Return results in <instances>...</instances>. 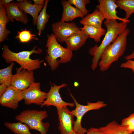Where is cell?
<instances>
[{
	"mask_svg": "<svg viewBox=\"0 0 134 134\" xmlns=\"http://www.w3.org/2000/svg\"><path fill=\"white\" fill-rule=\"evenodd\" d=\"M104 23L107 30L101 43L99 46L96 45L89 51V53L93 56L91 66L93 70L97 67L100 56L106 48L114 42L118 36L127 28V23L118 22L116 20H105Z\"/></svg>",
	"mask_w": 134,
	"mask_h": 134,
	"instance_id": "6da1fadb",
	"label": "cell"
},
{
	"mask_svg": "<svg viewBox=\"0 0 134 134\" xmlns=\"http://www.w3.org/2000/svg\"><path fill=\"white\" fill-rule=\"evenodd\" d=\"M130 32V29L127 28L104 50L98 64L100 71L104 72L107 70L113 63L117 61L123 55L126 49L127 37Z\"/></svg>",
	"mask_w": 134,
	"mask_h": 134,
	"instance_id": "7a4b0ae2",
	"label": "cell"
},
{
	"mask_svg": "<svg viewBox=\"0 0 134 134\" xmlns=\"http://www.w3.org/2000/svg\"><path fill=\"white\" fill-rule=\"evenodd\" d=\"M45 59L52 71L56 70L60 64L69 62L73 56L72 51L61 46L53 34L47 35Z\"/></svg>",
	"mask_w": 134,
	"mask_h": 134,
	"instance_id": "3957f363",
	"label": "cell"
},
{
	"mask_svg": "<svg viewBox=\"0 0 134 134\" xmlns=\"http://www.w3.org/2000/svg\"><path fill=\"white\" fill-rule=\"evenodd\" d=\"M37 47L36 46H35L30 51H23L16 53L11 51L8 45H3L1 56L7 63L15 61L23 68L29 71H33L39 68L43 61L39 59L33 60L30 58L32 54H40L42 52V50L40 48L35 50Z\"/></svg>",
	"mask_w": 134,
	"mask_h": 134,
	"instance_id": "277c9868",
	"label": "cell"
},
{
	"mask_svg": "<svg viewBox=\"0 0 134 134\" xmlns=\"http://www.w3.org/2000/svg\"><path fill=\"white\" fill-rule=\"evenodd\" d=\"M48 116L45 110L27 109L22 111L15 117L16 120L26 124L30 129L36 130L40 134L47 133L50 126L49 122H42Z\"/></svg>",
	"mask_w": 134,
	"mask_h": 134,
	"instance_id": "5b68a950",
	"label": "cell"
},
{
	"mask_svg": "<svg viewBox=\"0 0 134 134\" xmlns=\"http://www.w3.org/2000/svg\"><path fill=\"white\" fill-rule=\"evenodd\" d=\"M70 95L74 101L76 106L75 109L71 111L72 114L76 117L73 126L74 130L78 134H84L86 132L87 130L83 128L81 126V120L83 116L90 111L99 109L106 106L107 104L103 101H99L94 103L88 101L87 105H82L77 101L70 92Z\"/></svg>",
	"mask_w": 134,
	"mask_h": 134,
	"instance_id": "8992f818",
	"label": "cell"
},
{
	"mask_svg": "<svg viewBox=\"0 0 134 134\" xmlns=\"http://www.w3.org/2000/svg\"><path fill=\"white\" fill-rule=\"evenodd\" d=\"M52 28L57 40L61 43L65 42L67 38L81 31L74 22L66 23L61 21L53 23Z\"/></svg>",
	"mask_w": 134,
	"mask_h": 134,
	"instance_id": "52a82bcc",
	"label": "cell"
},
{
	"mask_svg": "<svg viewBox=\"0 0 134 134\" xmlns=\"http://www.w3.org/2000/svg\"><path fill=\"white\" fill-rule=\"evenodd\" d=\"M50 89L48 92L47 93L46 100L40 106L41 107L45 106L46 107L53 106L56 108L67 106L73 107L75 106L74 102H67L63 101L60 94V89L67 86V84L63 83L60 85H57L53 83V86L50 82Z\"/></svg>",
	"mask_w": 134,
	"mask_h": 134,
	"instance_id": "ba28073f",
	"label": "cell"
},
{
	"mask_svg": "<svg viewBox=\"0 0 134 134\" xmlns=\"http://www.w3.org/2000/svg\"><path fill=\"white\" fill-rule=\"evenodd\" d=\"M39 82L33 83L28 88L22 91L23 100L27 105H42L46 98L47 93L41 90Z\"/></svg>",
	"mask_w": 134,
	"mask_h": 134,
	"instance_id": "9c48e42d",
	"label": "cell"
},
{
	"mask_svg": "<svg viewBox=\"0 0 134 134\" xmlns=\"http://www.w3.org/2000/svg\"><path fill=\"white\" fill-rule=\"evenodd\" d=\"M59 126L60 134H78L74 131V116L67 106L57 108Z\"/></svg>",
	"mask_w": 134,
	"mask_h": 134,
	"instance_id": "30bf717a",
	"label": "cell"
},
{
	"mask_svg": "<svg viewBox=\"0 0 134 134\" xmlns=\"http://www.w3.org/2000/svg\"><path fill=\"white\" fill-rule=\"evenodd\" d=\"M34 81L33 71H29L20 67L16 68V72L13 75L11 85L22 91Z\"/></svg>",
	"mask_w": 134,
	"mask_h": 134,
	"instance_id": "8fae6325",
	"label": "cell"
},
{
	"mask_svg": "<svg viewBox=\"0 0 134 134\" xmlns=\"http://www.w3.org/2000/svg\"><path fill=\"white\" fill-rule=\"evenodd\" d=\"M115 0H99L96 8L102 14L106 20H118L127 24L130 22L129 19L119 17L116 9L118 7Z\"/></svg>",
	"mask_w": 134,
	"mask_h": 134,
	"instance_id": "7c38bea8",
	"label": "cell"
},
{
	"mask_svg": "<svg viewBox=\"0 0 134 134\" xmlns=\"http://www.w3.org/2000/svg\"><path fill=\"white\" fill-rule=\"evenodd\" d=\"M23 100L22 91L10 85L0 96V104L2 106L15 109L19 102Z\"/></svg>",
	"mask_w": 134,
	"mask_h": 134,
	"instance_id": "4fadbf2b",
	"label": "cell"
},
{
	"mask_svg": "<svg viewBox=\"0 0 134 134\" xmlns=\"http://www.w3.org/2000/svg\"><path fill=\"white\" fill-rule=\"evenodd\" d=\"M6 8V14L10 21L14 20L25 24H27L29 19L26 14L21 10L18 6V2H11L4 6Z\"/></svg>",
	"mask_w": 134,
	"mask_h": 134,
	"instance_id": "5bb4252c",
	"label": "cell"
},
{
	"mask_svg": "<svg viewBox=\"0 0 134 134\" xmlns=\"http://www.w3.org/2000/svg\"><path fill=\"white\" fill-rule=\"evenodd\" d=\"M89 36L82 30L66 38L65 42L67 48L72 51L80 48L85 44Z\"/></svg>",
	"mask_w": 134,
	"mask_h": 134,
	"instance_id": "9a60e30c",
	"label": "cell"
},
{
	"mask_svg": "<svg viewBox=\"0 0 134 134\" xmlns=\"http://www.w3.org/2000/svg\"><path fill=\"white\" fill-rule=\"evenodd\" d=\"M61 4L63 9L61 21L65 22L72 21L77 18H82L84 17L80 10L73 6L68 1L62 0Z\"/></svg>",
	"mask_w": 134,
	"mask_h": 134,
	"instance_id": "2e32d148",
	"label": "cell"
},
{
	"mask_svg": "<svg viewBox=\"0 0 134 134\" xmlns=\"http://www.w3.org/2000/svg\"><path fill=\"white\" fill-rule=\"evenodd\" d=\"M44 5L32 4L30 1L27 0L18 2V7L21 10L26 13H28L31 15L33 18V24L35 25H36L39 13L42 9Z\"/></svg>",
	"mask_w": 134,
	"mask_h": 134,
	"instance_id": "e0dca14e",
	"label": "cell"
},
{
	"mask_svg": "<svg viewBox=\"0 0 134 134\" xmlns=\"http://www.w3.org/2000/svg\"><path fill=\"white\" fill-rule=\"evenodd\" d=\"M103 15L97 8L91 13L88 14L80 21V24L84 25L91 26L97 27H102L104 20Z\"/></svg>",
	"mask_w": 134,
	"mask_h": 134,
	"instance_id": "ac0fdd59",
	"label": "cell"
},
{
	"mask_svg": "<svg viewBox=\"0 0 134 134\" xmlns=\"http://www.w3.org/2000/svg\"><path fill=\"white\" fill-rule=\"evenodd\" d=\"M128 126H123L113 120L104 127L99 128L105 134H133L128 131Z\"/></svg>",
	"mask_w": 134,
	"mask_h": 134,
	"instance_id": "d6986e66",
	"label": "cell"
},
{
	"mask_svg": "<svg viewBox=\"0 0 134 134\" xmlns=\"http://www.w3.org/2000/svg\"><path fill=\"white\" fill-rule=\"evenodd\" d=\"M10 21L5 6L0 7V43L4 41L11 33L6 28L7 24Z\"/></svg>",
	"mask_w": 134,
	"mask_h": 134,
	"instance_id": "ffe728a7",
	"label": "cell"
},
{
	"mask_svg": "<svg viewBox=\"0 0 134 134\" xmlns=\"http://www.w3.org/2000/svg\"><path fill=\"white\" fill-rule=\"evenodd\" d=\"M89 36L92 38L96 42H99L101 37L105 35L106 30L102 27L99 28L91 26L84 25L80 28Z\"/></svg>",
	"mask_w": 134,
	"mask_h": 134,
	"instance_id": "44dd1931",
	"label": "cell"
},
{
	"mask_svg": "<svg viewBox=\"0 0 134 134\" xmlns=\"http://www.w3.org/2000/svg\"><path fill=\"white\" fill-rule=\"evenodd\" d=\"M49 1V0H45L44 6L37 17L36 25L39 36L41 35L42 31L44 30L49 21V16L46 12V9Z\"/></svg>",
	"mask_w": 134,
	"mask_h": 134,
	"instance_id": "7402d4cb",
	"label": "cell"
},
{
	"mask_svg": "<svg viewBox=\"0 0 134 134\" xmlns=\"http://www.w3.org/2000/svg\"><path fill=\"white\" fill-rule=\"evenodd\" d=\"M4 125L15 134H32L29 127L20 122L14 123L6 122L4 123Z\"/></svg>",
	"mask_w": 134,
	"mask_h": 134,
	"instance_id": "603a6c76",
	"label": "cell"
},
{
	"mask_svg": "<svg viewBox=\"0 0 134 134\" xmlns=\"http://www.w3.org/2000/svg\"><path fill=\"white\" fill-rule=\"evenodd\" d=\"M14 63H10L8 67L0 70V83L3 84L8 87L11 85V82L13 75L12 74V70Z\"/></svg>",
	"mask_w": 134,
	"mask_h": 134,
	"instance_id": "cb8c5ba5",
	"label": "cell"
},
{
	"mask_svg": "<svg viewBox=\"0 0 134 134\" xmlns=\"http://www.w3.org/2000/svg\"><path fill=\"white\" fill-rule=\"evenodd\" d=\"M118 7L124 10L126 13L124 18L129 19L131 16L134 13V0H116Z\"/></svg>",
	"mask_w": 134,
	"mask_h": 134,
	"instance_id": "d4e9b609",
	"label": "cell"
},
{
	"mask_svg": "<svg viewBox=\"0 0 134 134\" xmlns=\"http://www.w3.org/2000/svg\"><path fill=\"white\" fill-rule=\"evenodd\" d=\"M17 32L15 38L21 43H28L33 40H38L35 34H32L30 31L26 29Z\"/></svg>",
	"mask_w": 134,
	"mask_h": 134,
	"instance_id": "484cf974",
	"label": "cell"
},
{
	"mask_svg": "<svg viewBox=\"0 0 134 134\" xmlns=\"http://www.w3.org/2000/svg\"><path fill=\"white\" fill-rule=\"evenodd\" d=\"M68 1L71 5L80 10L84 15L88 14L89 11L86 7V5L90 3V0H68Z\"/></svg>",
	"mask_w": 134,
	"mask_h": 134,
	"instance_id": "4316f807",
	"label": "cell"
},
{
	"mask_svg": "<svg viewBox=\"0 0 134 134\" xmlns=\"http://www.w3.org/2000/svg\"><path fill=\"white\" fill-rule=\"evenodd\" d=\"M121 125L123 126H128V130L133 133L134 132V112L123 119Z\"/></svg>",
	"mask_w": 134,
	"mask_h": 134,
	"instance_id": "83f0119b",
	"label": "cell"
},
{
	"mask_svg": "<svg viewBox=\"0 0 134 134\" xmlns=\"http://www.w3.org/2000/svg\"><path fill=\"white\" fill-rule=\"evenodd\" d=\"M120 67L121 68L131 69L134 74V61L132 60H127L125 62L121 64Z\"/></svg>",
	"mask_w": 134,
	"mask_h": 134,
	"instance_id": "f1b7e54d",
	"label": "cell"
},
{
	"mask_svg": "<svg viewBox=\"0 0 134 134\" xmlns=\"http://www.w3.org/2000/svg\"><path fill=\"white\" fill-rule=\"evenodd\" d=\"M83 134H105L99 128L91 127L87 130L86 132Z\"/></svg>",
	"mask_w": 134,
	"mask_h": 134,
	"instance_id": "f546056e",
	"label": "cell"
},
{
	"mask_svg": "<svg viewBox=\"0 0 134 134\" xmlns=\"http://www.w3.org/2000/svg\"><path fill=\"white\" fill-rule=\"evenodd\" d=\"M8 87L3 84L0 85V96H1L7 90Z\"/></svg>",
	"mask_w": 134,
	"mask_h": 134,
	"instance_id": "4dcf8cb0",
	"label": "cell"
},
{
	"mask_svg": "<svg viewBox=\"0 0 134 134\" xmlns=\"http://www.w3.org/2000/svg\"><path fill=\"white\" fill-rule=\"evenodd\" d=\"M13 1V0H0V7L8 4Z\"/></svg>",
	"mask_w": 134,
	"mask_h": 134,
	"instance_id": "1f68e13d",
	"label": "cell"
},
{
	"mask_svg": "<svg viewBox=\"0 0 134 134\" xmlns=\"http://www.w3.org/2000/svg\"><path fill=\"white\" fill-rule=\"evenodd\" d=\"M124 58V59L126 60L132 59L134 60V50L131 54L126 56Z\"/></svg>",
	"mask_w": 134,
	"mask_h": 134,
	"instance_id": "d6a6232c",
	"label": "cell"
},
{
	"mask_svg": "<svg viewBox=\"0 0 134 134\" xmlns=\"http://www.w3.org/2000/svg\"><path fill=\"white\" fill-rule=\"evenodd\" d=\"M34 4L37 5H44L45 1L44 0H33Z\"/></svg>",
	"mask_w": 134,
	"mask_h": 134,
	"instance_id": "836d02e7",
	"label": "cell"
},
{
	"mask_svg": "<svg viewBox=\"0 0 134 134\" xmlns=\"http://www.w3.org/2000/svg\"><path fill=\"white\" fill-rule=\"evenodd\" d=\"M133 134H134V132H133Z\"/></svg>",
	"mask_w": 134,
	"mask_h": 134,
	"instance_id": "e575fe53",
	"label": "cell"
}]
</instances>
